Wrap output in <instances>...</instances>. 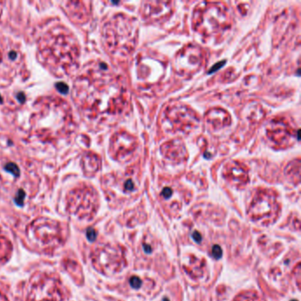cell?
I'll use <instances>...</instances> for the list:
<instances>
[{
	"mask_svg": "<svg viewBox=\"0 0 301 301\" xmlns=\"http://www.w3.org/2000/svg\"><path fill=\"white\" fill-rule=\"evenodd\" d=\"M23 198H24V193L23 192H20V194H19L18 198H16V202L19 204V205H21L23 203Z\"/></svg>",
	"mask_w": 301,
	"mask_h": 301,
	"instance_id": "ba28073f",
	"label": "cell"
},
{
	"mask_svg": "<svg viewBox=\"0 0 301 301\" xmlns=\"http://www.w3.org/2000/svg\"><path fill=\"white\" fill-rule=\"evenodd\" d=\"M87 235H88V238L89 240H91V241L95 240V238H96V232H95V231H94L93 229H89V230L88 231Z\"/></svg>",
	"mask_w": 301,
	"mask_h": 301,
	"instance_id": "52a82bcc",
	"label": "cell"
},
{
	"mask_svg": "<svg viewBox=\"0 0 301 301\" xmlns=\"http://www.w3.org/2000/svg\"><path fill=\"white\" fill-rule=\"evenodd\" d=\"M171 194H172V190H171L170 188H169V187L164 188V189L163 190V192H162V196H164L165 199L169 198V197L171 196Z\"/></svg>",
	"mask_w": 301,
	"mask_h": 301,
	"instance_id": "8992f818",
	"label": "cell"
},
{
	"mask_svg": "<svg viewBox=\"0 0 301 301\" xmlns=\"http://www.w3.org/2000/svg\"><path fill=\"white\" fill-rule=\"evenodd\" d=\"M130 283L132 285V287L134 288V289H138L140 287V284H141V280L137 277V276H133L130 280Z\"/></svg>",
	"mask_w": 301,
	"mask_h": 301,
	"instance_id": "277c9868",
	"label": "cell"
},
{
	"mask_svg": "<svg viewBox=\"0 0 301 301\" xmlns=\"http://www.w3.org/2000/svg\"><path fill=\"white\" fill-rule=\"evenodd\" d=\"M227 170V178H231L232 181H234L237 183L240 184H245L248 179L247 176V171L243 167L241 164L234 163V162H230V164L227 165L226 168Z\"/></svg>",
	"mask_w": 301,
	"mask_h": 301,
	"instance_id": "7a4b0ae2",
	"label": "cell"
},
{
	"mask_svg": "<svg viewBox=\"0 0 301 301\" xmlns=\"http://www.w3.org/2000/svg\"><path fill=\"white\" fill-rule=\"evenodd\" d=\"M213 255L216 258V259H219L221 256H222V250H221V248L218 246V245H215L214 247H213Z\"/></svg>",
	"mask_w": 301,
	"mask_h": 301,
	"instance_id": "5b68a950",
	"label": "cell"
},
{
	"mask_svg": "<svg viewBox=\"0 0 301 301\" xmlns=\"http://www.w3.org/2000/svg\"><path fill=\"white\" fill-rule=\"evenodd\" d=\"M194 237L196 236V237H194V239H195V240H196L197 242H200V241H201V235L199 234V233H198L197 232H195L194 233Z\"/></svg>",
	"mask_w": 301,
	"mask_h": 301,
	"instance_id": "9c48e42d",
	"label": "cell"
},
{
	"mask_svg": "<svg viewBox=\"0 0 301 301\" xmlns=\"http://www.w3.org/2000/svg\"><path fill=\"white\" fill-rule=\"evenodd\" d=\"M279 206L275 194L268 190L258 192L250 207V216L256 222L269 224L277 216Z\"/></svg>",
	"mask_w": 301,
	"mask_h": 301,
	"instance_id": "6da1fadb",
	"label": "cell"
},
{
	"mask_svg": "<svg viewBox=\"0 0 301 301\" xmlns=\"http://www.w3.org/2000/svg\"><path fill=\"white\" fill-rule=\"evenodd\" d=\"M235 301H263V300L255 292H245L239 295Z\"/></svg>",
	"mask_w": 301,
	"mask_h": 301,
	"instance_id": "3957f363",
	"label": "cell"
},
{
	"mask_svg": "<svg viewBox=\"0 0 301 301\" xmlns=\"http://www.w3.org/2000/svg\"><path fill=\"white\" fill-rule=\"evenodd\" d=\"M292 301H297V300H292Z\"/></svg>",
	"mask_w": 301,
	"mask_h": 301,
	"instance_id": "30bf717a",
	"label": "cell"
}]
</instances>
